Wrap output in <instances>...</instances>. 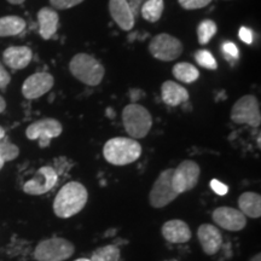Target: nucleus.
Here are the masks:
<instances>
[{
  "label": "nucleus",
  "instance_id": "f257e3e1",
  "mask_svg": "<svg viewBox=\"0 0 261 261\" xmlns=\"http://www.w3.org/2000/svg\"><path fill=\"white\" fill-rule=\"evenodd\" d=\"M89 200V192L79 181L63 185L54 201V212L58 218L68 219L84 210Z\"/></svg>",
  "mask_w": 261,
  "mask_h": 261
},
{
  "label": "nucleus",
  "instance_id": "f03ea898",
  "mask_svg": "<svg viewBox=\"0 0 261 261\" xmlns=\"http://www.w3.org/2000/svg\"><path fill=\"white\" fill-rule=\"evenodd\" d=\"M104 159L114 166H126L136 162L142 155V146L136 139L116 137L108 140L103 148Z\"/></svg>",
  "mask_w": 261,
  "mask_h": 261
},
{
  "label": "nucleus",
  "instance_id": "7ed1b4c3",
  "mask_svg": "<svg viewBox=\"0 0 261 261\" xmlns=\"http://www.w3.org/2000/svg\"><path fill=\"white\" fill-rule=\"evenodd\" d=\"M122 122L130 138L142 139L145 138L151 129L152 117L146 108L137 103H130L123 109Z\"/></svg>",
  "mask_w": 261,
  "mask_h": 261
},
{
  "label": "nucleus",
  "instance_id": "20e7f679",
  "mask_svg": "<svg viewBox=\"0 0 261 261\" xmlns=\"http://www.w3.org/2000/svg\"><path fill=\"white\" fill-rule=\"evenodd\" d=\"M73 76L89 86H98L104 77V67L96 58L87 54H77L69 63Z\"/></svg>",
  "mask_w": 261,
  "mask_h": 261
},
{
  "label": "nucleus",
  "instance_id": "39448f33",
  "mask_svg": "<svg viewBox=\"0 0 261 261\" xmlns=\"http://www.w3.org/2000/svg\"><path fill=\"white\" fill-rule=\"evenodd\" d=\"M74 244L65 238L54 237L41 241L34 250L37 261H64L73 256Z\"/></svg>",
  "mask_w": 261,
  "mask_h": 261
},
{
  "label": "nucleus",
  "instance_id": "423d86ee",
  "mask_svg": "<svg viewBox=\"0 0 261 261\" xmlns=\"http://www.w3.org/2000/svg\"><path fill=\"white\" fill-rule=\"evenodd\" d=\"M231 120L238 125H249L252 127H259L261 123L260 104L256 97L252 94L241 97L233 104L231 110Z\"/></svg>",
  "mask_w": 261,
  "mask_h": 261
},
{
  "label": "nucleus",
  "instance_id": "0eeeda50",
  "mask_svg": "<svg viewBox=\"0 0 261 261\" xmlns=\"http://www.w3.org/2000/svg\"><path fill=\"white\" fill-rule=\"evenodd\" d=\"M200 166L191 160H185L175 169H173L172 187L178 195L190 191L200 180Z\"/></svg>",
  "mask_w": 261,
  "mask_h": 261
},
{
  "label": "nucleus",
  "instance_id": "6e6552de",
  "mask_svg": "<svg viewBox=\"0 0 261 261\" xmlns=\"http://www.w3.org/2000/svg\"><path fill=\"white\" fill-rule=\"evenodd\" d=\"M173 168L165 169L156 179L149 194L150 205L154 208H163L178 197L172 187Z\"/></svg>",
  "mask_w": 261,
  "mask_h": 261
},
{
  "label": "nucleus",
  "instance_id": "1a4fd4ad",
  "mask_svg": "<svg viewBox=\"0 0 261 261\" xmlns=\"http://www.w3.org/2000/svg\"><path fill=\"white\" fill-rule=\"evenodd\" d=\"M149 51L156 60L171 62L177 60L181 55L182 44L179 41V39L174 38L173 35L162 33L151 39L149 44Z\"/></svg>",
  "mask_w": 261,
  "mask_h": 261
},
{
  "label": "nucleus",
  "instance_id": "9d476101",
  "mask_svg": "<svg viewBox=\"0 0 261 261\" xmlns=\"http://www.w3.org/2000/svg\"><path fill=\"white\" fill-rule=\"evenodd\" d=\"M63 127L56 119H41L31 123L25 129V136L31 140H39L40 148H47L54 138L61 136Z\"/></svg>",
  "mask_w": 261,
  "mask_h": 261
},
{
  "label": "nucleus",
  "instance_id": "9b49d317",
  "mask_svg": "<svg viewBox=\"0 0 261 261\" xmlns=\"http://www.w3.org/2000/svg\"><path fill=\"white\" fill-rule=\"evenodd\" d=\"M58 173L51 166H44L39 168L31 180L25 181L23 185V191L28 195H44L51 191L57 184Z\"/></svg>",
  "mask_w": 261,
  "mask_h": 261
},
{
  "label": "nucleus",
  "instance_id": "f8f14e48",
  "mask_svg": "<svg viewBox=\"0 0 261 261\" xmlns=\"http://www.w3.org/2000/svg\"><path fill=\"white\" fill-rule=\"evenodd\" d=\"M55 85V79L50 73H35L28 76L22 85V94L27 99H38L46 94Z\"/></svg>",
  "mask_w": 261,
  "mask_h": 261
},
{
  "label": "nucleus",
  "instance_id": "ddd939ff",
  "mask_svg": "<svg viewBox=\"0 0 261 261\" xmlns=\"http://www.w3.org/2000/svg\"><path fill=\"white\" fill-rule=\"evenodd\" d=\"M213 221L218 226L227 231H237L243 230L247 225V218L244 217L240 210H234L231 207H219L213 212Z\"/></svg>",
  "mask_w": 261,
  "mask_h": 261
},
{
  "label": "nucleus",
  "instance_id": "4468645a",
  "mask_svg": "<svg viewBox=\"0 0 261 261\" xmlns=\"http://www.w3.org/2000/svg\"><path fill=\"white\" fill-rule=\"evenodd\" d=\"M197 238L207 255H214L223 246V236L219 228L212 224H202L197 230Z\"/></svg>",
  "mask_w": 261,
  "mask_h": 261
},
{
  "label": "nucleus",
  "instance_id": "2eb2a0df",
  "mask_svg": "<svg viewBox=\"0 0 261 261\" xmlns=\"http://www.w3.org/2000/svg\"><path fill=\"white\" fill-rule=\"evenodd\" d=\"M109 12L122 31L128 32L135 27L136 17L127 0H109Z\"/></svg>",
  "mask_w": 261,
  "mask_h": 261
},
{
  "label": "nucleus",
  "instance_id": "dca6fc26",
  "mask_svg": "<svg viewBox=\"0 0 261 261\" xmlns=\"http://www.w3.org/2000/svg\"><path fill=\"white\" fill-rule=\"evenodd\" d=\"M161 232L163 238L171 243H187L192 236L189 225L179 219L166 221L161 228Z\"/></svg>",
  "mask_w": 261,
  "mask_h": 261
},
{
  "label": "nucleus",
  "instance_id": "f3484780",
  "mask_svg": "<svg viewBox=\"0 0 261 261\" xmlns=\"http://www.w3.org/2000/svg\"><path fill=\"white\" fill-rule=\"evenodd\" d=\"M33 52L27 46H10L3 54L4 63L14 70L24 69L32 62Z\"/></svg>",
  "mask_w": 261,
  "mask_h": 261
},
{
  "label": "nucleus",
  "instance_id": "a211bd4d",
  "mask_svg": "<svg viewBox=\"0 0 261 261\" xmlns=\"http://www.w3.org/2000/svg\"><path fill=\"white\" fill-rule=\"evenodd\" d=\"M38 23H39V33L41 38L48 40L56 34L58 23H60V17L56 10L51 8H42L38 12Z\"/></svg>",
  "mask_w": 261,
  "mask_h": 261
},
{
  "label": "nucleus",
  "instance_id": "6ab92c4d",
  "mask_svg": "<svg viewBox=\"0 0 261 261\" xmlns=\"http://www.w3.org/2000/svg\"><path fill=\"white\" fill-rule=\"evenodd\" d=\"M161 97L163 103L169 107H178L180 104L188 102L189 92L185 87L174 83V81H166L162 84Z\"/></svg>",
  "mask_w": 261,
  "mask_h": 261
},
{
  "label": "nucleus",
  "instance_id": "aec40b11",
  "mask_svg": "<svg viewBox=\"0 0 261 261\" xmlns=\"http://www.w3.org/2000/svg\"><path fill=\"white\" fill-rule=\"evenodd\" d=\"M238 207L244 217L256 218L261 217V196L256 192H243L238 198Z\"/></svg>",
  "mask_w": 261,
  "mask_h": 261
},
{
  "label": "nucleus",
  "instance_id": "412c9836",
  "mask_svg": "<svg viewBox=\"0 0 261 261\" xmlns=\"http://www.w3.org/2000/svg\"><path fill=\"white\" fill-rule=\"evenodd\" d=\"M25 29V21L19 16L0 17V38L19 35Z\"/></svg>",
  "mask_w": 261,
  "mask_h": 261
},
{
  "label": "nucleus",
  "instance_id": "4be33fe9",
  "mask_svg": "<svg viewBox=\"0 0 261 261\" xmlns=\"http://www.w3.org/2000/svg\"><path fill=\"white\" fill-rule=\"evenodd\" d=\"M174 77L184 84H192L200 76V71L194 64L188 63V62H180L173 67L172 70Z\"/></svg>",
  "mask_w": 261,
  "mask_h": 261
},
{
  "label": "nucleus",
  "instance_id": "5701e85b",
  "mask_svg": "<svg viewBox=\"0 0 261 261\" xmlns=\"http://www.w3.org/2000/svg\"><path fill=\"white\" fill-rule=\"evenodd\" d=\"M163 9H165V3L163 0H146L144 4L140 8V14L145 21L158 22L161 18Z\"/></svg>",
  "mask_w": 261,
  "mask_h": 261
},
{
  "label": "nucleus",
  "instance_id": "b1692460",
  "mask_svg": "<svg viewBox=\"0 0 261 261\" xmlns=\"http://www.w3.org/2000/svg\"><path fill=\"white\" fill-rule=\"evenodd\" d=\"M121 252L114 244L100 247L96 249L91 256V261H120Z\"/></svg>",
  "mask_w": 261,
  "mask_h": 261
},
{
  "label": "nucleus",
  "instance_id": "393cba45",
  "mask_svg": "<svg viewBox=\"0 0 261 261\" xmlns=\"http://www.w3.org/2000/svg\"><path fill=\"white\" fill-rule=\"evenodd\" d=\"M217 29V24L212 19H204V21H202L197 27L198 42L201 45H207L212 40V38L215 35Z\"/></svg>",
  "mask_w": 261,
  "mask_h": 261
},
{
  "label": "nucleus",
  "instance_id": "a878e982",
  "mask_svg": "<svg viewBox=\"0 0 261 261\" xmlns=\"http://www.w3.org/2000/svg\"><path fill=\"white\" fill-rule=\"evenodd\" d=\"M19 155V149L6 138L0 139V158L5 162L14 161Z\"/></svg>",
  "mask_w": 261,
  "mask_h": 261
},
{
  "label": "nucleus",
  "instance_id": "bb28decb",
  "mask_svg": "<svg viewBox=\"0 0 261 261\" xmlns=\"http://www.w3.org/2000/svg\"><path fill=\"white\" fill-rule=\"evenodd\" d=\"M195 60L198 65L205 68V69L215 70L218 68V63L213 57V55L207 50H200L195 54Z\"/></svg>",
  "mask_w": 261,
  "mask_h": 261
},
{
  "label": "nucleus",
  "instance_id": "cd10ccee",
  "mask_svg": "<svg viewBox=\"0 0 261 261\" xmlns=\"http://www.w3.org/2000/svg\"><path fill=\"white\" fill-rule=\"evenodd\" d=\"M182 9L187 10H197L208 6L212 0H178Z\"/></svg>",
  "mask_w": 261,
  "mask_h": 261
},
{
  "label": "nucleus",
  "instance_id": "c85d7f7f",
  "mask_svg": "<svg viewBox=\"0 0 261 261\" xmlns=\"http://www.w3.org/2000/svg\"><path fill=\"white\" fill-rule=\"evenodd\" d=\"M84 0H50L52 8L60 9V10H67L76 6L83 3Z\"/></svg>",
  "mask_w": 261,
  "mask_h": 261
},
{
  "label": "nucleus",
  "instance_id": "c756f323",
  "mask_svg": "<svg viewBox=\"0 0 261 261\" xmlns=\"http://www.w3.org/2000/svg\"><path fill=\"white\" fill-rule=\"evenodd\" d=\"M223 54L226 60H237L238 58V47L236 45L233 44V42L228 41V42H225L223 45Z\"/></svg>",
  "mask_w": 261,
  "mask_h": 261
},
{
  "label": "nucleus",
  "instance_id": "7c9ffc66",
  "mask_svg": "<svg viewBox=\"0 0 261 261\" xmlns=\"http://www.w3.org/2000/svg\"><path fill=\"white\" fill-rule=\"evenodd\" d=\"M211 188L212 190H213L215 194L220 195V196H224L225 194H227L228 191V188L226 187V185L223 184V182L217 180V179H213V180L211 181Z\"/></svg>",
  "mask_w": 261,
  "mask_h": 261
},
{
  "label": "nucleus",
  "instance_id": "2f4dec72",
  "mask_svg": "<svg viewBox=\"0 0 261 261\" xmlns=\"http://www.w3.org/2000/svg\"><path fill=\"white\" fill-rule=\"evenodd\" d=\"M10 81H11V76H10L9 71L5 69V67L0 62V89H5L10 84Z\"/></svg>",
  "mask_w": 261,
  "mask_h": 261
},
{
  "label": "nucleus",
  "instance_id": "473e14b6",
  "mask_svg": "<svg viewBox=\"0 0 261 261\" xmlns=\"http://www.w3.org/2000/svg\"><path fill=\"white\" fill-rule=\"evenodd\" d=\"M240 39L246 44H252L253 42V32L249 28L242 27L240 29Z\"/></svg>",
  "mask_w": 261,
  "mask_h": 261
},
{
  "label": "nucleus",
  "instance_id": "72a5a7b5",
  "mask_svg": "<svg viewBox=\"0 0 261 261\" xmlns=\"http://www.w3.org/2000/svg\"><path fill=\"white\" fill-rule=\"evenodd\" d=\"M146 0H127V3H128V5L130 6V10H132L133 15H135V17L137 18L140 14V8H142V5L144 4Z\"/></svg>",
  "mask_w": 261,
  "mask_h": 261
},
{
  "label": "nucleus",
  "instance_id": "f704fd0d",
  "mask_svg": "<svg viewBox=\"0 0 261 261\" xmlns=\"http://www.w3.org/2000/svg\"><path fill=\"white\" fill-rule=\"evenodd\" d=\"M5 109H6V102H5L4 98L0 96V114L4 112Z\"/></svg>",
  "mask_w": 261,
  "mask_h": 261
},
{
  "label": "nucleus",
  "instance_id": "c9c22d12",
  "mask_svg": "<svg viewBox=\"0 0 261 261\" xmlns=\"http://www.w3.org/2000/svg\"><path fill=\"white\" fill-rule=\"evenodd\" d=\"M8 2L12 5H21V4H23L25 0H8Z\"/></svg>",
  "mask_w": 261,
  "mask_h": 261
},
{
  "label": "nucleus",
  "instance_id": "e433bc0d",
  "mask_svg": "<svg viewBox=\"0 0 261 261\" xmlns=\"http://www.w3.org/2000/svg\"><path fill=\"white\" fill-rule=\"evenodd\" d=\"M249 261H261V255L260 254H256V255H254Z\"/></svg>",
  "mask_w": 261,
  "mask_h": 261
},
{
  "label": "nucleus",
  "instance_id": "4c0bfd02",
  "mask_svg": "<svg viewBox=\"0 0 261 261\" xmlns=\"http://www.w3.org/2000/svg\"><path fill=\"white\" fill-rule=\"evenodd\" d=\"M5 138V129L3 127H0V139Z\"/></svg>",
  "mask_w": 261,
  "mask_h": 261
},
{
  "label": "nucleus",
  "instance_id": "58836bf2",
  "mask_svg": "<svg viewBox=\"0 0 261 261\" xmlns=\"http://www.w3.org/2000/svg\"><path fill=\"white\" fill-rule=\"evenodd\" d=\"M4 165H5V161L2 158H0V171H2V168L4 167Z\"/></svg>",
  "mask_w": 261,
  "mask_h": 261
},
{
  "label": "nucleus",
  "instance_id": "ea45409f",
  "mask_svg": "<svg viewBox=\"0 0 261 261\" xmlns=\"http://www.w3.org/2000/svg\"><path fill=\"white\" fill-rule=\"evenodd\" d=\"M75 261H91L90 259H85V257H83V259H76Z\"/></svg>",
  "mask_w": 261,
  "mask_h": 261
}]
</instances>
